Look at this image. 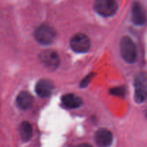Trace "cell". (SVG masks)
Masks as SVG:
<instances>
[{
  "label": "cell",
  "instance_id": "cell-1",
  "mask_svg": "<svg viewBox=\"0 0 147 147\" xmlns=\"http://www.w3.org/2000/svg\"><path fill=\"white\" fill-rule=\"evenodd\" d=\"M120 52L123 60L129 63H134L137 59V48L131 37L124 36L120 42Z\"/></svg>",
  "mask_w": 147,
  "mask_h": 147
},
{
  "label": "cell",
  "instance_id": "cell-2",
  "mask_svg": "<svg viewBox=\"0 0 147 147\" xmlns=\"http://www.w3.org/2000/svg\"><path fill=\"white\" fill-rule=\"evenodd\" d=\"M134 98L136 103H142L147 99V73H140L134 79Z\"/></svg>",
  "mask_w": 147,
  "mask_h": 147
},
{
  "label": "cell",
  "instance_id": "cell-3",
  "mask_svg": "<svg viewBox=\"0 0 147 147\" xmlns=\"http://www.w3.org/2000/svg\"><path fill=\"white\" fill-rule=\"evenodd\" d=\"M35 40L42 45H49L53 42L56 36L54 29L47 24L39 26L34 32Z\"/></svg>",
  "mask_w": 147,
  "mask_h": 147
},
{
  "label": "cell",
  "instance_id": "cell-4",
  "mask_svg": "<svg viewBox=\"0 0 147 147\" xmlns=\"http://www.w3.org/2000/svg\"><path fill=\"white\" fill-rule=\"evenodd\" d=\"M94 9L100 15L111 17L117 11L118 4L116 0H96Z\"/></svg>",
  "mask_w": 147,
  "mask_h": 147
},
{
  "label": "cell",
  "instance_id": "cell-5",
  "mask_svg": "<svg viewBox=\"0 0 147 147\" xmlns=\"http://www.w3.org/2000/svg\"><path fill=\"white\" fill-rule=\"evenodd\" d=\"M70 45L72 50L76 53H86L90 47V40L85 34L78 33L73 36Z\"/></svg>",
  "mask_w": 147,
  "mask_h": 147
},
{
  "label": "cell",
  "instance_id": "cell-6",
  "mask_svg": "<svg viewBox=\"0 0 147 147\" xmlns=\"http://www.w3.org/2000/svg\"><path fill=\"white\" fill-rule=\"evenodd\" d=\"M40 60L46 68L53 70L58 67L60 58L57 53L53 50H45L40 55Z\"/></svg>",
  "mask_w": 147,
  "mask_h": 147
},
{
  "label": "cell",
  "instance_id": "cell-7",
  "mask_svg": "<svg viewBox=\"0 0 147 147\" xmlns=\"http://www.w3.org/2000/svg\"><path fill=\"white\" fill-rule=\"evenodd\" d=\"M95 141L96 144L100 147H108L113 142V135L106 129H98L95 134Z\"/></svg>",
  "mask_w": 147,
  "mask_h": 147
},
{
  "label": "cell",
  "instance_id": "cell-8",
  "mask_svg": "<svg viewBox=\"0 0 147 147\" xmlns=\"http://www.w3.org/2000/svg\"><path fill=\"white\" fill-rule=\"evenodd\" d=\"M53 83L48 80H40L35 86L36 93L41 98L50 97L53 93Z\"/></svg>",
  "mask_w": 147,
  "mask_h": 147
},
{
  "label": "cell",
  "instance_id": "cell-9",
  "mask_svg": "<svg viewBox=\"0 0 147 147\" xmlns=\"http://www.w3.org/2000/svg\"><path fill=\"white\" fill-rule=\"evenodd\" d=\"M132 20L137 25H142L146 22V15L144 9L138 1H135L132 6Z\"/></svg>",
  "mask_w": 147,
  "mask_h": 147
},
{
  "label": "cell",
  "instance_id": "cell-10",
  "mask_svg": "<svg viewBox=\"0 0 147 147\" xmlns=\"http://www.w3.org/2000/svg\"><path fill=\"white\" fill-rule=\"evenodd\" d=\"M17 104L22 110L30 109L33 104L32 96L27 91H22L17 97Z\"/></svg>",
  "mask_w": 147,
  "mask_h": 147
},
{
  "label": "cell",
  "instance_id": "cell-11",
  "mask_svg": "<svg viewBox=\"0 0 147 147\" xmlns=\"http://www.w3.org/2000/svg\"><path fill=\"white\" fill-rule=\"evenodd\" d=\"M62 103L65 107L69 109H76L82 105L83 100L81 98L73 93L64 95L62 97Z\"/></svg>",
  "mask_w": 147,
  "mask_h": 147
},
{
  "label": "cell",
  "instance_id": "cell-12",
  "mask_svg": "<svg viewBox=\"0 0 147 147\" xmlns=\"http://www.w3.org/2000/svg\"><path fill=\"white\" fill-rule=\"evenodd\" d=\"M20 136L24 142H28L32 136V127L27 121H23L19 126Z\"/></svg>",
  "mask_w": 147,
  "mask_h": 147
},
{
  "label": "cell",
  "instance_id": "cell-13",
  "mask_svg": "<svg viewBox=\"0 0 147 147\" xmlns=\"http://www.w3.org/2000/svg\"><path fill=\"white\" fill-rule=\"evenodd\" d=\"M110 93L114 96H123L125 94V89L123 87L113 88L110 90Z\"/></svg>",
  "mask_w": 147,
  "mask_h": 147
},
{
  "label": "cell",
  "instance_id": "cell-14",
  "mask_svg": "<svg viewBox=\"0 0 147 147\" xmlns=\"http://www.w3.org/2000/svg\"><path fill=\"white\" fill-rule=\"evenodd\" d=\"M93 73H90V75H88V76L87 77H86L84 80H83V81L81 82V83H80V86H81V87L87 86V85L88 84V83L90 81V80L93 78Z\"/></svg>",
  "mask_w": 147,
  "mask_h": 147
},
{
  "label": "cell",
  "instance_id": "cell-15",
  "mask_svg": "<svg viewBox=\"0 0 147 147\" xmlns=\"http://www.w3.org/2000/svg\"><path fill=\"white\" fill-rule=\"evenodd\" d=\"M76 147H93L90 144H81L78 145Z\"/></svg>",
  "mask_w": 147,
  "mask_h": 147
}]
</instances>
